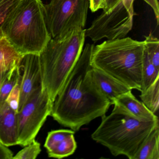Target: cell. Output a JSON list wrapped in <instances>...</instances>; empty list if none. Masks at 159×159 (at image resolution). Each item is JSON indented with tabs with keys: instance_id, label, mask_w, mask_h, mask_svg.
<instances>
[{
	"instance_id": "1",
	"label": "cell",
	"mask_w": 159,
	"mask_h": 159,
	"mask_svg": "<svg viewBox=\"0 0 159 159\" xmlns=\"http://www.w3.org/2000/svg\"><path fill=\"white\" fill-rule=\"evenodd\" d=\"M94 45L86 44L79 60L53 102L51 115L75 132L107 112L111 102L92 77L91 55Z\"/></svg>"
},
{
	"instance_id": "2",
	"label": "cell",
	"mask_w": 159,
	"mask_h": 159,
	"mask_svg": "<svg viewBox=\"0 0 159 159\" xmlns=\"http://www.w3.org/2000/svg\"><path fill=\"white\" fill-rule=\"evenodd\" d=\"M143 41L130 38L107 40L94 46L91 64L128 86L141 92Z\"/></svg>"
},
{
	"instance_id": "3",
	"label": "cell",
	"mask_w": 159,
	"mask_h": 159,
	"mask_svg": "<svg viewBox=\"0 0 159 159\" xmlns=\"http://www.w3.org/2000/svg\"><path fill=\"white\" fill-rule=\"evenodd\" d=\"M113 105L111 114L101 117V123L91 137L107 148L113 156L123 155L134 159L146 138L159 127V120L144 121L120 105Z\"/></svg>"
},
{
	"instance_id": "4",
	"label": "cell",
	"mask_w": 159,
	"mask_h": 159,
	"mask_svg": "<svg viewBox=\"0 0 159 159\" xmlns=\"http://www.w3.org/2000/svg\"><path fill=\"white\" fill-rule=\"evenodd\" d=\"M1 30L11 44L23 55H39L52 39L41 0H19Z\"/></svg>"
},
{
	"instance_id": "5",
	"label": "cell",
	"mask_w": 159,
	"mask_h": 159,
	"mask_svg": "<svg viewBox=\"0 0 159 159\" xmlns=\"http://www.w3.org/2000/svg\"><path fill=\"white\" fill-rule=\"evenodd\" d=\"M85 38L84 29H75L52 38L39 55L43 88L53 102L79 60Z\"/></svg>"
},
{
	"instance_id": "6",
	"label": "cell",
	"mask_w": 159,
	"mask_h": 159,
	"mask_svg": "<svg viewBox=\"0 0 159 159\" xmlns=\"http://www.w3.org/2000/svg\"><path fill=\"white\" fill-rule=\"evenodd\" d=\"M44 7L47 27L52 39L75 29H84L89 0H51Z\"/></svg>"
},
{
	"instance_id": "7",
	"label": "cell",
	"mask_w": 159,
	"mask_h": 159,
	"mask_svg": "<svg viewBox=\"0 0 159 159\" xmlns=\"http://www.w3.org/2000/svg\"><path fill=\"white\" fill-rule=\"evenodd\" d=\"M53 101L43 87L33 92L17 112L18 145L25 147L35 139L51 115Z\"/></svg>"
},
{
	"instance_id": "8",
	"label": "cell",
	"mask_w": 159,
	"mask_h": 159,
	"mask_svg": "<svg viewBox=\"0 0 159 159\" xmlns=\"http://www.w3.org/2000/svg\"><path fill=\"white\" fill-rule=\"evenodd\" d=\"M134 12L128 10L122 0L108 12L103 11L85 30V37L97 42L102 39L125 38L132 30Z\"/></svg>"
},
{
	"instance_id": "9",
	"label": "cell",
	"mask_w": 159,
	"mask_h": 159,
	"mask_svg": "<svg viewBox=\"0 0 159 159\" xmlns=\"http://www.w3.org/2000/svg\"><path fill=\"white\" fill-rule=\"evenodd\" d=\"M19 66L21 71V93L18 110L33 92L43 87L42 75L39 55H24Z\"/></svg>"
},
{
	"instance_id": "10",
	"label": "cell",
	"mask_w": 159,
	"mask_h": 159,
	"mask_svg": "<svg viewBox=\"0 0 159 159\" xmlns=\"http://www.w3.org/2000/svg\"><path fill=\"white\" fill-rule=\"evenodd\" d=\"M75 133L71 129H59L49 132L44 147L49 157L62 159L73 154L77 148Z\"/></svg>"
},
{
	"instance_id": "11",
	"label": "cell",
	"mask_w": 159,
	"mask_h": 159,
	"mask_svg": "<svg viewBox=\"0 0 159 159\" xmlns=\"http://www.w3.org/2000/svg\"><path fill=\"white\" fill-rule=\"evenodd\" d=\"M0 142L7 147L18 145L17 112L6 101L0 102Z\"/></svg>"
},
{
	"instance_id": "12",
	"label": "cell",
	"mask_w": 159,
	"mask_h": 159,
	"mask_svg": "<svg viewBox=\"0 0 159 159\" xmlns=\"http://www.w3.org/2000/svg\"><path fill=\"white\" fill-rule=\"evenodd\" d=\"M91 74L97 86L112 105L118 97L132 91L128 86L100 70L92 68Z\"/></svg>"
},
{
	"instance_id": "13",
	"label": "cell",
	"mask_w": 159,
	"mask_h": 159,
	"mask_svg": "<svg viewBox=\"0 0 159 159\" xmlns=\"http://www.w3.org/2000/svg\"><path fill=\"white\" fill-rule=\"evenodd\" d=\"M122 107L132 115L144 121L159 120L158 116L148 109L142 102L138 100L129 91L118 97L113 102Z\"/></svg>"
},
{
	"instance_id": "14",
	"label": "cell",
	"mask_w": 159,
	"mask_h": 159,
	"mask_svg": "<svg viewBox=\"0 0 159 159\" xmlns=\"http://www.w3.org/2000/svg\"><path fill=\"white\" fill-rule=\"evenodd\" d=\"M24 55L11 44L0 29V71L10 70L20 65Z\"/></svg>"
},
{
	"instance_id": "15",
	"label": "cell",
	"mask_w": 159,
	"mask_h": 159,
	"mask_svg": "<svg viewBox=\"0 0 159 159\" xmlns=\"http://www.w3.org/2000/svg\"><path fill=\"white\" fill-rule=\"evenodd\" d=\"M134 159H159V127L154 129L146 138Z\"/></svg>"
},
{
	"instance_id": "16",
	"label": "cell",
	"mask_w": 159,
	"mask_h": 159,
	"mask_svg": "<svg viewBox=\"0 0 159 159\" xmlns=\"http://www.w3.org/2000/svg\"><path fill=\"white\" fill-rule=\"evenodd\" d=\"M139 98L146 107L156 115L159 107V78L141 93Z\"/></svg>"
},
{
	"instance_id": "17",
	"label": "cell",
	"mask_w": 159,
	"mask_h": 159,
	"mask_svg": "<svg viewBox=\"0 0 159 159\" xmlns=\"http://www.w3.org/2000/svg\"><path fill=\"white\" fill-rule=\"evenodd\" d=\"M145 48V47H144ZM142 85L141 93L146 91L159 78V69L151 63L144 49L142 68Z\"/></svg>"
},
{
	"instance_id": "18",
	"label": "cell",
	"mask_w": 159,
	"mask_h": 159,
	"mask_svg": "<svg viewBox=\"0 0 159 159\" xmlns=\"http://www.w3.org/2000/svg\"><path fill=\"white\" fill-rule=\"evenodd\" d=\"M19 65L14 67L3 81L0 88V102L5 101L8 95L18 81L20 74Z\"/></svg>"
},
{
	"instance_id": "19",
	"label": "cell",
	"mask_w": 159,
	"mask_h": 159,
	"mask_svg": "<svg viewBox=\"0 0 159 159\" xmlns=\"http://www.w3.org/2000/svg\"><path fill=\"white\" fill-rule=\"evenodd\" d=\"M145 50L151 63L159 69V40L151 33L145 37Z\"/></svg>"
},
{
	"instance_id": "20",
	"label": "cell",
	"mask_w": 159,
	"mask_h": 159,
	"mask_svg": "<svg viewBox=\"0 0 159 159\" xmlns=\"http://www.w3.org/2000/svg\"><path fill=\"white\" fill-rule=\"evenodd\" d=\"M41 152L40 144L35 139L25 146L13 157L14 159H35Z\"/></svg>"
},
{
	"instance_id": "21",
	"label": "cell",
	"mask_w": 159,
	"mask_h": 159,
	"mask_svg": "<svg viewBox=\"0 0 159 159\" xmlns=\"http://www.w3.org/2000/svg\"><path fill=\"white\" fill-rule=\"evenodd\" d=\"M20 67V66H19ZM21 93V71L18 81L12 89L6 98V103L13 109L17 112Z\"/></svg>"
},
{
	"instance_id": "22",
	"label": "cell",
	"mask_w": 159,
	"mask_h": 159,
	"mask_svg": "<svg viewBox=\"0 0 159 159\" xmlns=\"http://www.w3.org/2000/svg\"><path fill=\"white\" fill-rule=\"evenodd\" d=\"M19 0H0V29Z\"/></svg>"
},
{
	"instance_id": "23",
	"label": "cell",
	"mask_w": 159,
	"mask_h": 159,
	"mask_svg": "<svg viewBox=\"0 0 159 159\" xmlns=\"http://www.w3.org/2000/svg\"><path fill=\"white\" fill-rule=\"evenodd\" d=\"M148 4L153 10L155 15L157 25L159 23V6L158 0H143Z\"/></svg>"
},
{
	"instance_id": "24",
	"label": "cell",
	"mask_w": 159,
	"mask_h": 159,
	"mask_svg": "<svg viewBox=\"0 0 159 159\" xmlns=\"http://www.w3.org/2000/svg\"><path fill=\"white\" fill-rule=\"evenodd\" d=\"M13 157L11 151L0 142V159H11Z\"/></svg>"
},
{
	"instance_id": "25",
	"label": "cell",
	"mask_w": 159,
	"mask_h": 159,
	"mask_svg": "<svg viewBox=\"0 0 159 159\" xmlns=\"http://www.w3.org/2000/svg\"><path fill=\"white\" fill-rule=\"evenodd\" d=\"M89 8L93 12L103 9L104 0H89Z\"/></svg>"
},
{
	"instance_id": "26",
	"label": "cell",
	"mask_w": 159,
	"mask_h": 159,
	"mask_svg": "<svg viewBox=\"0 0 159 159\" xmlns=\"http://www.w3.org/2000/svg\"><path fill=\"white\" fill-rule=\"evenodd\" d=\"M120 1L121 0H104L103 11L108 12Z\"/></svg>"
},
{
	"instance_id": "27",
	"label": "cell",
	"mask_w": 159,
	"mask_h": 159,
	"mask_svg": "<svg viewBox=\"0 0 159 159\" xmlns=\"http://www.w3.org/2000/svg\"><path fill=\"white\" fill-rule=\"evenodd\" d=\"M11 70L0 71V88H1V87L3 81L4 80L5 78H6V76H7L8 73H9V72H10Z\"/></svg>"
}]
</instances>
